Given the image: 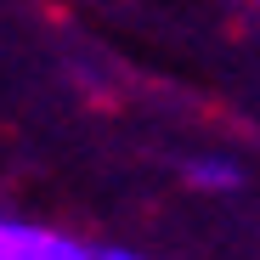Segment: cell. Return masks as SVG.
Here are the masks:
<instances>
[{"instance_id": "1", "label": "cell", "mask_w": 260, "mask_h": 260, "mask_svg": "<svg viewBox=\"0 0 260 260\" xmlns=\"http://www.w3.org/2000/svg\"><path fill=\"white\" fill-rule=\"evenodd\" d=\"M0 260H102V249H85L79 238H68L57 226L0 215Z\"/></svg>"}, {"instance_id": "2", "label": "cell", "mask_w": 260, "mask_h": 260, "mask_svg": "<svg viewBox=\"0 0 260 260\" xmlns=\"http://www.w3.org/2000/svg\"><path fill=\"white\" fill-rule=\"evenodd\" d=\"M181 176L198 192H232V187H243V164L226 158V153H198V158L181 164Z\"/></svg>"}, {"instance_id": "3", "label": "cell", "mask_w": 260, "mask_h": 260, "mask_svg": "<svg viewBox=\"0 0 260 260\" xmlns=\"http://www.w3.org/2000/svg\"><path fill=\"white\" fill-rule=\"evenodd\" d=\"M102 260H142V254H130V249H102Z\"/></svg>"}]
</instances>
